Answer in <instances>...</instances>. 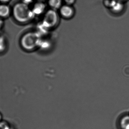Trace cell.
Here are the masks:
<instances>
[{
    "label": "cell",
    "mask_w": 129,
    "mask_h": 129,
    "mask_svg": "<svg viewBox=\"0 0 129 129\" xmlns=\"http://www.w3.org/2000/svg\"><path fill=\"white\" fill-rule=\"evenodd\" d=\"M3 24H4V22L3 20H2V19H1V17H0V30L2 28L3 26Z\"/></svg>",
    "instance_id": "2e32d148"
},
{
    "label": "cell",
    "mask_w": 129,
    "mask_h": 129,
    "mask_svg": "<svg viewBox=\"0 0 129 129\" xmlns=\"http://www.w3.org/2000/svg\"><path fill=\"white\" fill-rule=\"evenodd\" d=\"M6 43L4 36H0V53L5 51L6 49Z\"/></svg>",
    "instance_id": "8fae6325"
},
{
    "label": "cell",
    "mask_w": 129,
    "mask_h": 129,
    "mask_svg": "<svg viewBox=\"0 0 129 129\" xmlns=\"http://www.w3.org/2000/svg\"><path fill=\"white\" fill-rule=\"evenodd\" d=\"M121 129H129V114L123 117L119 122Z\"/></svg>",
    "instance_id": "ba28073f"
},
{
    "label": "cell",
    "mask_w": 129,
    "mask_h": 129,
    "mask_svg": "<svg viewBox=\"0 0 129 129\" xmlns=\"http://www.w3.org/2000/svg\"><path fill=\"white\" fill-rule=\"evenodd\" d=\"M76 0H63L66 4L71 5L74 4Z\"/></svg>",
    "instance_id": "5bb4252c"
},
{
    "label": "cell",
    "mask_w": 129,
    "mask_h": 129,
    "mask_svg": "<svg viewBox=\"0 0 129 129\" xmlns=\"http://www.w3.org/2000/svg\"><path fill=\"white\" fill-rule=\"evenodd\" d=\"M110 7L112 8L114 11H120L123 8V5L121 3L115 1H112L111 2Z\"/></svg>",
    "instance_id": "30bf717a"
},
{
    "label": "cell",
    "mask_w": 129,
    "mask_h": 129,
    "mask_svg": "<svg viewBox=\"0 0 129 129\" xmlns=\"http://www.w3.org/2000/svg\"><path fill=\"white\" fill-rule=\"evenodd\" d=\"M10 9L8 5L5 4L0 5V17L5 18L10 15Z\"/></svg>",
    "instance_id": "8992f818"
},
{
    "label": "cell",
    "mask_w": 129,
    "mask_h": 129,
    "mask_svg": "<svg viewBox=\"0 0 129 129\" xmlns=\"http://www.w3.org/2000/svg\"><path fill=\"white\" fill-rule=\"evenodd\" d=\"M37 32L41 36L47 34L48 32V29L45 26L42 22L38 24L37 27Z\"/></svg>",
    "instance_id": "9c48e42d"
},
{
    "label": "cell",
    "mask_w": 129,
    "mask_h": 129,
    "mask_svg": "<svg viewBox=\"0 0 129 129\" xmlns=\"http://www.w3.org/2000/svg\"><path fill=\"white\" fill-rule=\"evenodd\" d=\"M10 1V0H0V2L2 3H7Z\"/></svg>",
    "instance_id": "e0dca14e"
},
{
    "label": "cell",
    "mask_w": 129,
    "mask_h": 129,
    "mask_svg": "<svg viewBox=\"0 0 129 129\" xmlns=\"http://www.w3.org/2000/svg\"><path fill=\"white\" fill-rule=\"evenodd\" d=\"M60 14L64 18H71L74 14V10L71 5H62L59 9Z\"/></svg>",
    "instance_id": "277c9868"
},
{
    "label": "cell",
    "mask_w": 129,
    "mask_h": 129,
    "mask_svg": "<svg viewBox=\"0 0 129 129\" xmlns=\"http://www.w3.org/2000/svg\"><path fill=\"white\" fill-rule=\"evenodd\" d=\"M2 118H3V116H2L1 113L0 112V122L3 120H2Z\"/></svg>",
    "instance_id": "ac0fdd59"
},
{
    "label": "cell",
    "mask_w": 129,
    "mask_h": 129,
    "mask_svg": "<svg viewBox=\"0 0 129 129\" xmlns=\"http://www.w3.org/2000/svg\"><path fill=\"white\" fill-rule=\"evenodd\" d=\"M41 38V36L37 32L27 33L22 37L20 44L23 49L30 51L38 46Z\"/></svg>",
    "instance_id": "7a4b0ae2"
},
{
    "label": "cell",
    "mask_w": 129,
    "mask_h": 129,
    "mask_svg": "<svg viewBox=\"0 0 129 129\" xmlns=\"http://www.w3.org/2000/svg\"><path fill=\"white\" fill-rule=\"evenodd\" d=\"M0 129H13V128L8 122L2 120L0 122Z\"/></svg>",
    "instance_id": "4fadbf2b"
},
{
    "label": "cell",
    "mask_w": 129,
    "mask_h": 129,
    "mask_svg": "<svg viewBox=\"0 0 129 129\" xmlns=\"http://www.w3.org/2000/svg\"><path fill=\"white\" fill-rule=\"evenodd\" d=\"M39 1H44V0H39Z\"/></svg>",
    "instance_id": "d6986e66"
},
{
    "label": "cell",
    "mask_w": 129,
    "mask_h": 129,
    "mask_svg": "<svg viewBox=\"0 0 129 129\" xmlns=\"http://www.w3.org/2000/svg\"><path fill=\"white\" fill-rule=\"evenodd\" d=\"M13 15L14 19L19 22L24 23L31 20L35 15L28 5L23 2L16 4L13 8Z\"/></svg>",
    "instance_id": "6da1fadb"
},
{
    "label": "cell",
    "mask_w": 129,
    "mask_h": 129,
    "mask_svg": "<svg viewBox=\"0 0 129 129\" xmlns=\"http://www.w3.org/2000/svg\"><path fill=\"white\" fill-rule=\"evenodd\" d=\"M48 4L51 9L56 10L62 6V0H48Z\"/></svg>",
    "instance_id": "52a82bcc"
},
{
    "label": "cell",
    "mask_w": 129,
    "mask_h": 129,
    "mask_svg": "<svg viewBox=\"0 0 129 129\" xmlns=\"http://www.w3.org/2000/svg\"><path fill=\"white\" fill-rule=\"evenodd\" d=\"M59 16L56 10L51 9L46 12L42 23L48 29L53 28L59 22Z\"/></svg>",
    "instance_id": "3957f363"
},
{
    "label": "cell",
    "mask_w": 129,
    "mask_h": 129,
    "mask_svg": "<svg viewBox=\"0 0 129 129\" xmlns=\"http://www.w3.org/2000/svg\"><path fill=\"white\" fill-rule=\"evenodd\" d=\"M50 43L49 41L41 39L39 44L38 46L42 48H47L50 47Z\"/></svg>",
    "instance_id": "7c38bea8"
},
{
    "label": "cell",
    "mask_w": 129,
    "mask_h": 129,
    "mask_svg": "<svg viewBox=\"0 0 129 129\" xmlns=\"http://www.w3.org/2000/svg\"><path fill=\"white\" fill-rule=\"evenodd\" d=\"M46 7L45 4L41 1L36 3L31 10L35 16H39L44 12Z\"/></svg>",
    "instance_id": "5b68a950"
},
{
    "label": "cell",
    "mask_w": 129,
    "mask_h": 129,
    "mask_svg": "<svg viewBox=\"0 0 129 129\" xmlns=\"http://www.w3.org/2000/svg\"></svg>",
    "instance_id": "ffe728a7"
},
{
    "label": "cell",
    "mask_w": 129,
    "mask_h": 129,
    "mask_svg": "<svg viewBox=\"0 0 129 129\" xmlns=\"http://www.w3.org/2000/svg\"><path fill=\"white\" fill-rule=\"evenodd\" d=\"M23 3L28 5L33 2V0H22Z\"/></svg>",
    "instance_id": "9a60e30c"
}]
</instances>
